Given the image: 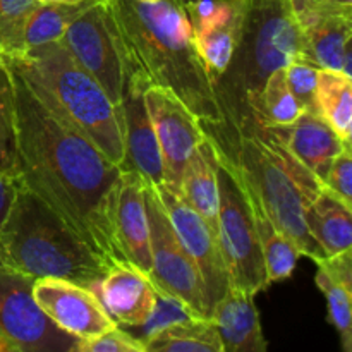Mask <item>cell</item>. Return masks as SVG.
I'll return each instance as SVG.
<instances>
[{
    "label": "cell",
    "mask_w": 352,
    "mask_h": 352,
    "mask_svg": "<svg viewBox=\"0 0 352 352\" xmlns=\"http://www.w3.org/2000/svg\"><path fill=\"white\" fill-rule=\"evenodd\" d=\"M17 182L50 206L110 268L129 265L116 234L122 168L48 109L10 62Z\"/></svg>",
    "instance_id": "obj_1"
},
{
    "label": "cell",
    "mask_w": 352,
    "mask_h": 352,
    "mask_svg": "<svg viewBox=\"0 0 352 352\" xmlns=\"http://www.w3.org/2000/svg\"><path fill=\"white\" fill-rule=\"evenodd\" d=\"M124 78L168 89L201 124L222 122L213 79L196 48L184 0H102Z\"/></svg>",
    "instance_id": "obj_2"
},
{
    "label": "cell",
    "mask_w": 352,
    "mask_h": 352,
    "mask_svg": "<svg viewBox=\"0 0 352 352\" xmlns=\"http://www.w3.org/2000/svg\"><path fill=\"white\" fill-rule=\"evenodd\" d=\"M306 57L294 0H244L239 38L226 71L213 81L222 122L201 124L217 155L230 158L241 134L254 124L250 105L275 69ZM311 62V60H309Z\"/></svg>",
    "instance_id": "obj_3"
},
{
    "label": "cell",
    "mask_w": 352,
    "mask_h": 352,
    "mask_svg": "<svg viewBox=\"0 0 352 352\" xmlns=\"http://www.w3.org/2000/svg\"><path fill=\"white\" fill-rule=\"evenodd\" d=\"M217 157L237 172L275 227L299 248L302 256L313 261L327 256L305 223L306 205L323 184L285 146L277 129L254 122L239 136L232 157Z\"/></svg>",
    "instance_id": "obj_4"
},
{
    "label": "cell",
    "mask_w": 352,
    "mask_h": 352,
    "mask_svg": "<svg viewBox=\"0 0 352 352\" xmlns=\"http://www.w3.org/2000/svg\"><path fill=\"white\" fill-rule=\"evenodd\" d=\"M10 64L23 74L38 98L85 134L109 160H124L122 109L107 96L100 82L74 60L58 41L30 48Z\"/></svg>",
    "instance_id": "obj_5"
},
{
    "label": "cell",
    "mask_w": 352,
    "mask_h": 352,
    "mask_svg": "<svg viewBox=\"0 0 352 352\" xmlns=\"http://www.w3.org/2000/svg\"><path fill=\"white\" fill-rule=\"evenodd\" d=\"M7 268L33 278H62L95 291L109 265L34 192L19 184L0 229Z\"/></svg>",
    "instance_id": "obj_6"
},
{
    "label": "cell",
    "mask_w": 352,
    "mask_h": 352,
    "mask_svg": "<svg viewBox=\"0 0 352 352\" xmlns=\"http://www.w3.org/2000/svg\"><path fill=\"white\" fill-rule=\"evenodd\" d=\"M217 237L229 272L230 285L253 296L267 291L270 285L267 280L260 237L254 227L246 192L236 172L220 160Z\"/></svg>",
    "instance_id": "obj_7"
},
{
    "label": "cell",
    "mask_w": 352,
    "mask_h": 352,
    "mask_svg": "<svg viewBox=\"0 0 352 352\" xmlns=\"http://www.w3.org/2000/svg\"><path fill=\"white\" fill-rule=\"evenodd\" d=\"M144 203L150 220L151 270L148 274L158 292L181 302L195 318H210L206 289L198 267L179 241L155 186L144 182Z\"/></svg>",
    "instance_id": "obj_8"
},
{
    "label": "cell",
    "mask_w": 352,
    "mask_h": 352,
    "mask_svg": "<svg viewBox=\"0 0 352 352\" xmlns=\"http://www.w3.org/2000/svg\"><path fill=\"white\" fill-rule=\"evenodd\" d=\"M34 280L0 267V337L16 352H74L79 339L58 329L38 306Z\"/></svg>",
    "instance_id": "obj_9"
},
{
    "label": "cell",
    "mask_w": 352,
    "mask_h": 352,
    "mask_svg": "<svg viewBox=\"0 0 352 352\" xmlns=\"http://www.w3.org/2000/svg\"><path fill=\"white\" fill-rule=\"evenodd\" d=\"M144 103L153 124L164 164V188L177 192L189 155L205 140L201 120L168 89L148 86Z\"/></svg>",
    "instance_id": "obj_10"
},
{
    "label": "cell",
    "mask_w": 352,
    "mask_h": 352,
    "mask_svg": "<svg viewBox=\"0 0 352 352\" xmlns=\"http://www.w3.org/2000/svg\"><path fill=\"white\" fill-rule=\"evenodd\" d=\"M60 41L74 60L100 82L107 96L120 105L124 93L122 60L102 0L79 14L69 24Z\"/></svg>",
    "instance_id": "obj_11"
},
{
    "label": "cell",
    "mask_w": 352,
    "mask_h": 352,
    "mask_svg": "<svg viewBox=\"0 0 352 352\" xmlns=\"http://www.w3.org/2000/svg\"><path fill=\"white\" fill-rule=\"evenodd\" d=\"M155 189L160 196L162 205L170 219L179 241L198 267L206 289L208 313H212L215 302L230 287L229 272H227L226 261L220 251L217 230L177 192H172L164 186H158Z\"/></svg>",
    "instance_id": "obj_12"
},
{
    "label": "cell",
    "mask_w": 352,
    "mask_h": 352,
    "mask_svg": "<svg viewBox=\"0 0 352 352\" xmlns=\"http://www.w3.org/2000/svg\"><path fill=\"white\" fill-rule=\"evenodd\" d=\"M33 296L45 315L69 336L91 339L117 325L95 291L62 278H36Z\"/></svg>",
    "instance_id": "obj_13"
},
{
    "label": "cell",
    "mask_w": 352,
    "mask_h": 352,
    "mask_svg": "<svg viewBox=\"0 0 352 352\" xmlns=\"http://www.w3.org/2000/svg\"><path fill=\"white\" fill-rule=\"evenodd\" d=\"M146 85L136 78H124L122 109L124 160L122 170L136 172L148 184H164V164L153 124L144 103Z\"/></svg>",
    "instance_id": "obj_14"
},
{
    "label": "cell",
    "mask_w": 352,
    "mask_h": 352,
    "mask_svg": "<svg viewBox=\"0 0 352 352\" xmlns=\"http://www.w3.org/2000/svg\"><path fill=\"white\" fill-rule=\"evenodd\" d=\"M95 292L110 318L127 329H140L151 318L158 296L150 277L133 265L110 268Z\"/></svg>",
    "instance_id": "obj_15"
},
{
    "label": "cell",
    "mask_w": 352,
    "mask_h": 352,
    "mask_svg": "<svg viewBox=\"0 0 352 352\" xmlns=\"http://www.w3.org/2000/svg\"><path fill=\"white\" fill-rule=\"evenodd\" d=\"M296 17L308 60L320 69L339 71L352 78V12L296 10Z\"/></svg>",
    "instance_id": "obj_16"
},
{
    "label": "cell",
    "mask_w": 352,
    "mask_h": 352,
    "mask_svg": "<svg viewBox=\"0 0 352 352\" xmlns=\"http://www.w3.org/2000/svg\"><path fill=\"white\" fill-rule=\"evenodd\" d=\"M116 234L127 263L150 274V220L144 203V181L136 172L122 170L116 205Z\"/></svg>",
    "instance_id": "obj_17"
},
{
    "label": "cell",
    "mask_w": 352,
    "mask_h": 352,
    "mask_svg": "<svg viewBox=\"0 0 352 352\" xmlns=\"http://www.w3.org/2000/svg\"><path fill=\"white\" fill-rule=\"evenodd\" d=\"M210 320L215 325L222 352H267L268 342L261 329L254 296L230 285L215 302Z\"/></svg>",
    "instance_id": "obj_18"
},
{
    "label": "cell",
    "mask_w": 352,
    "mask_h": 352,
    "mask_svg": "<svg viewBox=\"0 0 352 352\" xmlns=\"http://www.w3.org/2000/svg\"><path fill=\"white\" fill-rule=\"evenodd\" d=\"M274 129H277L285 146L322 184L333 158L347 143L340 140L316 109H305L294 124Z\"/></svg>",
    "instance_id": "obj_19"
},
{
    "label": "cell",
    "mask_w": 352,
    "mask_h": 352,
    "mask_svg": "<svg viewBox=\"0 0 352 352\" xmlns=\"http://www.w3.org/2000/svg\"><path fill=\"white\" fill-rule=\"evenodd\" d=\"M179 196L217 230V222H219V160H217L212 141L206 136L192 150L186 162Z\"/></svg>",
    "instance_id": "obj_20"
},
{
    "label": "cell",
    "mask_w": 352,
    "mask_h": 352,
    "mask_svg": "<svg viewBox=\"0 0 352 352\" xmlns=\"http://www.w3.org/2000/svg\"><path fill=\"white\" fill-rule=\"evenodd\" d=\"M305 223L327 256L352 248V206L325 186L306 205Z\"/></svg>",
    "instance_id": "obj_21"
},
{
    "label": "cell",
    "mask_w": 352,
    "mask_h": 352,
    "mask_svg": "<svg viewBox=\"0 0 352 352\" xmlns=\"http://www.w3.org/2000/svg\"><path fill=\"white\" fill-rule=\"evenodd\" d=\"M223 164H226V162H223ZM237 179H239L241 186H243L244 192H246L248 203H250L251 213H253L254 227H256L258 237H260L261 254H263V263H265V272H267L268 285L275 284V282L285 280V278L291 277L292 272L296 270V265H298L299 258L302 256V253L284 232H280V230L275 227V223L272 222L270 217L267 215V212H265L263 206L260 205V201H258V198L254 196V192L251 191L243 181H241L239 175H237Z\"/></svg>",
    "instance_id": "obj_22"
},
{
    "label": "cell",
    "mask_w": 352,
    "mask_h": 352,
    "mask_svg": "<svg viewBox=\"0 0 352 352\" xmlns=\"http://www.w3.org/2000/svg\"><path fill=\"white\" fill-rule=\"evenodd\" d=\"M143 344L146 352H222L212 320L192 316L162 327Z\"/></svg>",
    "instance_id": "obj_23"
},
{
    "label": "cell",
    "mask_w": 352,
    "mask_h": 352,
    "mask_svg": "<svg viewBox=\"0 0 352 352\" xmlns=\"http://www.w3.org/2000/svg\"><path fill=\"white\" fill-rule=\"evenodd\" d=\"M315 105L340 140L352 143V78L339 71L320 69Z\"/></svg>",
    "instance_id": "obj_24"
},
{
    "label": "cell",
    "mask_w": 352,
    "mask_h": 352,
    "mask_svg": "<svg viewBox=\"0 0 352 352\" xmlns=\"http://www.w3.org/2000/svg\"><path fill=\"white\" fill-rule=\"evenodd\" d=\"M254 122L267 127H287L302 113L301 103L292 95L284 67L275 69L265 81L260 95L250 105Z\"/></svg>",
    "instance_id": "obj_25"
},
{
    "label": "cell",
    "mask_w": 352,
    "mask_h": 352,
    "mask_svg": "<svg viewBox=\"0 0 352 352\" xmlns=\"http://www.w3.org/2000/svg\"><path fill=\"white\" fill-rule=\"evenodd\" d=\"M95 2L98 0H79L74 3H38L31 12L24 31V52L62 40L69 24Z\"/></svg>",
    "instance_id": "obj_26"
},
{
    "label": "cell",
    "mask_w": 352,
    "mask_h": 352,
    "mask_svg": "<svg viewBox=\"0 0 352 352\" xmlns=\"http://www.w3.org/2000/svg\"><path fill=\"white\" fill-rule=\"evenodd\" d=\"M243 10L244 0L229 16L223 17L222 21L213 24L203 33H199L198 36H195L196 48H198L213 81L226 71L230 58H232L234 48H236L237 38H239Z\"/></svg>",
    "instance_id": "obj_27"
},
{
    "label": "cell",
    "mask_w": 352,
    "mask_h": 352,
    "mask_svg": "<svg viewBox=\"0 0 352 352\" xmlns=\"http://www.w3.org/2000/svg\"><path fill=\"white\" fill-rule=\"evenodd\" d=\"M38 0H0V62L24 54V31Z\"/></svg>",
    "instance_id": "obj_28"
},
{
    "label": "cell",
    "mask_w": 352,
    "mask_h": 352,
    "mask_svg": "<svg viewBox=\"0 0 352 352\" xmlns=\"http://www.w3.org/2000/svg\"><path fill=\"white\" fill-rule=\"evenodd\" d=\"M315 282L327 299L329 322L339 333L340 346L346 352H352V292L332 280L322 268L316 270Z\"/></svg>",
    "instance_id": "obj_29"
},
{
    "label": "cell",
    "mask_w": 352,
    "mask_h": 352,
    "mask_svg": "<svg viewBox=\"0 0 352 352\" xmlns=\"http://www.w3.org/2000/svg\"><path fill=\"white\" fill-rule=\"evenodd\" d=\"M0 168L17 179L14 88L9 67L0 62Z\"/></svg>",
    "instance_id": "obj_30"
},
{
    "label": "cell",
    "mask_w": 352,
    "mask_h": 352,
    "mask_svg": "<svg viewBox=\"0 0 352 352\" xmlns=\"http://www.w3.org/2000/svg\"><path fill=\"white\" fill-rule=\"evenodd\" d=\"M318 71L320 67L302 57L294 58L284 67L289 88L301 103L302 109H316L315 95L316 85H318Z\"/></svg>",
    "instance_id": "obj_31"
},
{
    "label": "cell",
    "mask_w": 352,
    "mask_h": 352,
    "mask_svg": "<svg viewBox=\"0 0 352 352\" xmlns=\"http://www.w3.org/2000/svg\"><path fill=\"white\" fill-rule=\"evenodd\" d=\"M74 352H146V349L138 337L116 325L91 339L78 340Z\"/></svg>",
    "instance_id": "obj_32"
},
{
    "label": "cell",
    "mask_w": 352,
    "mask_h": 352,
    "mask_svg": "<svg viewBox=\"0 0 352 352\" xmlns=\"http://www.w3.org/2000/svg\"><path fill=\"white\" fill-rule=\"evenodd\" d=\"M323 186L352 206V143L344 144L333 158Z\"/></svg>",
    "instance_id": "obj_33"
},
{
    "label": "cell",
    "mask_w": 352,
    "mask_h": 352,
    "mask_svg": "<svg viewBox=\"0 0 352 352\" xmlns=\"http://www.w3.org/2000/svg\"><path fill=\"white\" fill-rule=\"evenodd\" d=\"M318 268H322L332 280L342 285L344 289L352 292V248L342 253L325 256L315 261Z\"/></svg>",
    "instance_id": "obj_34"
},
{
    "label": "cell",
    "mask_w": 352,
    "mask_h": 352,
    "mask_svg": "<svg viewBox=\"0 0 352 352\" xmlns=\"http://www.w3.org/2000/svg\"><path fill=\"white\" fill-rule=\"evenodd\" d=\"M17 188H19L17 179L0 168V229H2L7 215H9L10 208H12L14 199H16L17 195Z\"/></svg>",
    "instance_id": "obj_35"
},
{
    "label": "cell",
    "mask_w": 352,
    "mask_h": 352,
    "mask_svg": "<svg viewBox=\"0 0 352 352\" xmlns=\"http://www.w3.org/2000/svg\"><path fill=\"white\" fill-rule=\"evenodd\" d=\"M0 352H16V351H14V347L10 346L9 342H6V340L0 337Z\"/></svg>",
    "instance_id": "obj_36"
},
{
    "label": "cell",
    "mask_w": 352,
    "mask_h": 352,
    "mask_svg": "<svg viewBox=\"0 0 352 352\" xmlns=\"http://www.w3.org/2000/svg\"><path fill=\"white\" fill-rule=\"evenodd\" d=\"M52 2H64V3H74L79 0H38V3H52Z\"/></svg>",
    "instance_id": "obj_37"
},
{
    "label": "cell",
    "mask_w": 352,
    "mask_h": 352,
    "mask_svg": "<svg viewBox=\"0 0 352 352\" xmlns=\"http://www.w3.org/2000/svg\"><path fill=\"white\" fill-rule=\"evenodd\" d=\"M141 2H158V0H141Z\"/></svg>",
    "instance_id": "obj_38"
},
{
    "label": "cell",
    "mask_w": 352,
    "mask_h": 352,
    "mask_svg": "<svg viewBox=\"0 0 352 352\" xmlns=\"http://www.w3.org/2000/svg\"><path fill=\"white\" fill-rule=\"evenodd\" d=\"M0 267H6V265H3V261H2V256H0Z\"/></svg>",
    "instance_id": "obj_39"
}]
</instances>
